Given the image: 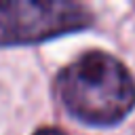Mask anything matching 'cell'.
Masks as SVG:
<instances>
[{"instance_id":"6da1fadb","label":"cell","mask_w":135,"mask_h":135,"mask_svg":"<svg viewBox=\"0 0 135 135\" xmlns=\"http://www.w3.org/2000/svg\"><path fill=\"white\" fill-rule=\"evenodd\" d=\"M57 91L74 118L97 127L122 120L135 105L131 72L112 55L99 51L72 61L59 74Z\"/></svg>"},{"instance_id":"7a4b0ae2","label":"cell","mask_w":135,"mask_h":135,"mask_svg":"<svg viewBox=\"0 0 135 135\" xmlns=\"http://www.w3.org/2000/svg\"><path fill=\"white\" fill-rule=\"evenodd\" d=\"M91 13L65 0H8L0 2V46L34 44L82 30Z\"/></svg>"},{"instance_id":"3957f363","label":"cell","mask_w":135,"mask_h":135,"mask_svg":"<svg viewBox=\"0 0 135 135\" xmlns=\"http://www.w3.org/2000/svg\"><path fill=\"white\" fill-rule=\"evenodd\" d=\"M34 135H65V133H63V131H59V129H53V127H44V129L36 131Z\"/></svg>"}]
</instances>
